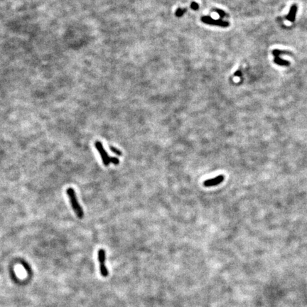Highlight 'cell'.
<instances>
[{"instance_id": "cell-5", "label": "cell", "mask_w": 307, "mask_h": 307, "mask_svg": "<svg viewBox=\"0 0 307 307\" xmlns=\"http://www.w3.org/2000/svg\"><path fill=\"white\" fill-rule=\"evenodd\" d=\"M201 21L203 23L211 24V25H217L223 27H228L229 26L228 22H223V21L221 20H214V19H213L212 18H211L210 17H202Z\"/></svg>"}, {"instance_id": "cell-10", "label": "cell", "mask_w": 307, "mask_h": 307, "mask_svg": "<svg viewBox=\"0 0 307 307\" xmlns=\"http://www.w3.org/2000/svg\"><path fill=\"white\" fill-rule=\"evenodd\" d=\"M110 162L112 163V164H115V165H117V164L119 163V160L117 159V157H111Z\"/></svg>"}, {"instance_id": "cell-11", "label": "cell", "mask_w": 307, "mask_h": 307, "mask_svg": "<svg viewBox=\"0 0 307 307\" xmlns=\"http://www.w3.org/2000/svg\"><path fill=\"white\" fill-rule=\"evenodd\" d=\"M190 7H191V9H193V10H198V8H199V6H198V4H197L196 2H192Z\"/></svg>"}, {"instance_id": "cell-8", "label": "cell", "mask_w": 307, "mask_h": 307, "mask_svg": "<svg viewBox=\"0 0 307 307\" xmlns=\"http://www.w3.org/2000/svg\"><path fill=\"white\" fill-rule=\"evenodd\" d=\"M110 149L111 151H112V152H113L114 154H115L118 155V156H122V151H121L119 149H118L114 147H112V146L110 147Z\"/></svg>"}, {"instance_id": "cell-1", "label": "cell", "mask_w": 307, "mask_h": 307, "mask_svg": "<svg viewBox=\"0 0 307 307\" xmlns=\"http://www.w3.org/2000/svg\"><path fill=\"white\" fill-rule=\"evenodd\" d=\"M66 193H67L69 200H70L71 207H72L73 210L76 214L77 217L80 219L83 218L84 216L83 210L82 207L80 206V203H78V201H77L75 190L73 188H68L66 190Z\"/></svg>"}, {"instance_id": "cell-6", "label": "cell", "mask_w": 307, "mask_h": 307, "mask_svg": "<svg viewBox=\"0 0 307 307\" xmlns=\"http://www.w3.org/2000/svg\"><path fill=\"white\" fill-rule=\"evenodd\" d=\"M282 53H284V52H281V51H277V50H274V51H273L272 53L273 55H274V56H275V59H274V62L278 64V65H280V66H288L289 64V62L288 61H284V60L280 59L279 57V54Z\"/></svg>"}, {"instance_id": "cell-3", "label": "cell", "mask_w": 307, "mask_h": 307, "mask_svg": "<svg viewBox=\"0 0 307 307\" xmlns=\"http://www.w3.org/2000/svg\"><path fill=\"white\" fill-rule=\"evenodd\" d=\"M98 260L100 262V270L103 277H107L108 275V271L107 269L105 264V251L103 249H100L98 251Z\"/></svg>"}, {"instance_id": "cell-2", "label": "cell", "mask_w": 307, "mask_h": 307, "mask_svg": "<svg viewBox=\"0 0 307 307\" xmlns=\"http://www.w3.org/2000/svg\"><path fill=\"white\" fill-rule=\"evenodd\" d=\"M95 148H96V149L98 151V152H99L102 161H103L104 165L105 166H109V164L111 163V157L108 155V154L107 153L104 147H103V144H102V142L100 141H96L95 142Z\"/></svg>"}, {"instance_id": "cell-4", "label": "cell", "mask_w": 307, "mask_h": 307, "mask_svg": "<svg viewBox=\"0 0 307 307\" xmlns=\"http://www.w3.org/2000/svg\"><path fill=\"white\" fill-rule=\"evenodd\" d=\"M224 175H219L218 177L213 178V179H208L203 182V186L206 187H213L219 185L224 181Z\"/></svg>"}, {"instance_id": "cell-7", "label": "cell", "mask_w": 307, "mask_h": 307, "mask_svg": "<svg viewBox=\"0 0 307 307\" xmlns=\"http://www.w3.org/2000/svg\"><path fill=\"white\" fill-rule=\"evenodd\" d=\"M297 5H293L292 6V8H291L290 9V14H289V15L287 17V19H288L289 21H290V22H294V21L296 13H297Z\"/></svg>"}, {"instance_id": "cell-9", "label": "cell", "mask_w": 307, "mask_h": 307, "mask_svg": "<svg viewBox=\"0 0 307 307\" xmlns=\"http://www.w3.org/2000/svg\"><path fill=\"white\" fill-rule=\"evenodd\" d=\"M186 12V9H181V8H179V9L176 11V16L178 17H181L182 15H184V14Z\"/></svg>"}]
</instances>
